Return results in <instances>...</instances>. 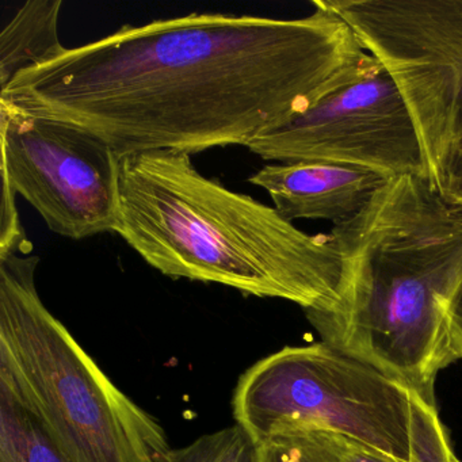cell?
<instances>
[{
	"label": "cell",
	"instance_id": "cell-1",
	"mask_svg": "<svg viewBox=\"0 0 462 462\" xmlns=\"http://www.w3.org/2000/svg\"><path fill=\"white\" fill-rule=\"evenodd\" d=\"M310 5L293 20L193 13L124 26L26 69L0 104L80 126L121 156L247 147L383 71L326 0Z\"/></svg>",
	"mask_w": 462,
	"mask_h": 462
},
{
	"label": "cell",
	"instance_id": "cell-2",
	"mask_svg": "<svg viewBox=\"0 0 462 462\" xmlns=\"http://www.w3.org/2000/svg\"><path fill=\"white\" fill-rule=\"evenodd\" d=\"M342 262L337 304L304 312L328 343L435 402L456 362L462 296V207L427 178H392L328 234Z\"/></svg>",
	"mask_w": 462,
	"mask_h": 462
},
{
	"label": "cell",
	"instance_id": "cell-3",
	"mask_svg": "<svg viewBox=\"0 0 462 462\" xmlns=\"http://www.w3.org/2000/svg\"><path fill=\"white\" fill-rule=\"evenodd\" d=\"M116 234L167 277L285 300L304 312L337 304L342 262L328 235L307 234L274 207L204 177L186 152L121 156Z\"/></svg>",
	"mask_w": 462,
	"mask_h": 462
},
{
	"label": "cell",
	"instance_id": "cell-4",
	"mask_svg": "<svg viewBox=\"0 0 462 462\" xmlns=\"http://www.w3.org/2000/svg\"><path fill=\"white\" fill-rule=\"evenodd\" d=\"M39 256L0 253V392L69 462H164L166 430L124 393L45 307Z\"/></svg>",
	"mask_w": 462,
	"mask_h": 462
},
{
	"label": "cell",
	"instance_id": "cell-5",
	"mask_svg": "<svg viewBox=\"0 0 462 462\" xmlns=\"http://www.w3.org/2000/svg\"><path fill=\"white\" fill-rule=\"evenodd\" d=\"M232 413L256 445L334 432L396 462L410 456V389L326 342L286 346L248 367L235 388Z\"/></svg>",
	"mask_w": 462,
	"mask_h": 462
},
{
	"label": "cell",
	"instance_id": "cell-6",
	"mask_svg": "<svg viewBox=\"0 0 462 462\" xmlns=\"http://www.w3.org/2000/svg\"><path fill=\"white\" fill-rule=\"evenodd\" d=\"M396 83L427 178L442 193L462 151V0H326Z\"/></svg>",
	"mask_w": 462,
	"mask_h": 462
},
{
	"label": "cell",
	"instance_id": "cell-7",
	"mask_svg": "<svg viewBox=\"0 0 462 462\" xmlns=\"http://www.w3.org/2000/svg\"><path fill=\"white\" fill-rule=\"evenodd\" d=\"M0 129L2 177L51 231L74 240L116 232L121 155L105 140L4 104Z\"/></svg>",
	"mask_w": 462,
	"mask_h": 462
},
{
	"label": "cell",
	"instance_id": "cell-8",
	"mask_svg": "<svg viewBox=\"0 0 462 462\" xmlns=\"http://www.w3.org/2000/svg\"><path fill=\"white\" fill-rule=\"evenodd\" d=\"M247 148L264 161L280 163L358 167L389 180L427 178L415 124L396 83L385 71L332 94Z\"/></svg>",
	"mask_w": 462,
	"mask_h": 462
},
{
	"label": "cell",
	"instance_id": "cell-9",
	"mask_svg": "<svg viewBox=\"0 0 462 462\" xmlns=\"http://www.w3.org/2000/svg\"><path fill=\"white\" fill-rule=\"evenodd\" d=\"M388 180L370 170L318 162L267 164L250 178L269 193L286 220H324L334 226L356 216Z\"/></svg>",
	"mask_w": 462,
	"mask_h": 462
},
{
	"label": "cell",
	"instance_id": "cell-10",
	"mask_svg": "<svg viewBox=\"0 0 462 462\" xmlns=\"http://www.w3.org/2000/svg\"><path fill=\"white\" fill-rule=\"evenodd\" d=\"M61 0H31L0 34L2 91L26 69L52 60L67 50L59 39Z\"/></svg>",
	"mask_w": 462,
	"mask_h": 462
},
{
	"label": "cell",
	"instance_id": "cell-11",
	"mask_svg": "<svg viewBox=\"0 0 462 462\" xmlns=\"http://www.w3.org/2000/svg\"><path fill=\"white\" fill-rule=\"evenodd\" d=\"M0 462H69L33 418L0 392Z\"/></svg>",
	"mask_w": 462,
	"mask_h": 462
},
{
	"label": "cell",
	"instance_id": "cell-12",
	"mask_svg": "<svg viewBox=\"0 0 462 462\" xmlns=\"http://www.w3.org/2000/svg\"><path fill=\"white\" fill-rule=\"evenodd\" d=\"M164 462H259L258 445L235 424L171 448Z\"/></svg>",
	"mask_w": 462,
	"mask_h": 462
},
{
	"label": "cell",
	"instance_id": "cell-13",
	"mask_svg": "<svg viewBox=\"0 0 462 462\" xmlns=\"http://www.w3.org/2000/svg\"><path fill=\"white\" fill-rule=\"evenodd\" d=\"M408 462H458L438 415L437 405L430 404L413 392H411Z\"/></svg>",
	"mask_w": 462,
	"mask_h": 462
},
{
	"label": "cell",
	"instance_id": "cell-14",
	"mask_svg": "<svg viewBox=\"0 0 462 462\" xmlns=\"http://www.w3.org/2000/svg\"><path fill=\"white\" fill-rule=\"evenodd\" d=\"M259 462H331L308 435L273 438L258 445Z\"/></svg>",
	"mask_w": 462,
	"mask_h": 462
},
{
	"label": "cell",
	"instance_id": "cell-15",
	"mask_svg": "<svg viewBox=\"0 0 462 462\" xmlns=\"http://www.w3.org/2000/svg\"><path fill=\"white\" fill-rule=\"evenodd\" d=\"M301 435H308L331 462H396L381 451L346 435L334 432H308Z\"/></svg>",
	"mask_w": 462,
	"mask_h": 462
},
{
	"label": "cell",
	"instance_id": "cell-16",
	"mask_svg": "<svg viewBox=\"0 0 462 462\" xmlns=\"http://www.w3.org/2000/svg\"><path fill=\"white\" fill-rule=\"evenodd\" d=\"M451 337H453V351L456 361L462 359V319L454 315L453 326H451Z\"/></svg>",
	"mask_w": 462,
	"mask_h": 462
},
{
	"label": "cell",
	"instance_id": "cell-17",
	"mask_svg": "<svg viewBox=\"0 0 462 462\" xmlns=\"http://www.w3.org/2000/svg\"><path fill=\"white\" fill-rule=\"evenodd\" d=\"M443 196L462 207V175L448 180L442 191Z\"/></svg>",
	"mask_w": 462,
	"mask_h": 462
},
{
	"label": "cell",
	"instance_id": "cell-18",
	"mask_svg": "<svg viewBox=\"0 0 462 462\" xmlns=\"http://www.w3.org/2000/svg\"><path fill=\"white\" fill-rule=\"evenodd\" d=\"M462 175V151L456 156L453 163H451L450 169H448V177H446L445 186L448 185V180L453 178L461 177ZM443 186V189H445ZM443 191V190H442Z\"/></svg>",
	"mask_w": 462,
	"mask_h": 462
},
{
	"label": "cell",
	"instance_id": "cell-19",
	"mask_svg": "<svg viewBox=\"0 0 462 462\" xmlns=\"http://www.w3.org/2000/svg\"><path fill=\"white\" fill-rule=\"evenodd\" d=\"M454 315L462 319V296L461 299H459L458 305H457L456 312H454Z\"/></svg>",
	"mask_w": 462,
	"mask_h": 462
},
{
	"label": "cell",
	"instance_id": "cell-20",
	"mask_svg": "<svg viewBox=\"0 0 462 462\" xmlns=\"http://www.w3.org/2000/svg\"><path fill=\"white\" fill-rule=\"evenodd\" d=\"M458 462H461V461H459V459H458Z\"/></svg>",
	"mask_w": 462,
	"mask_h": 462
}]
</instances>
